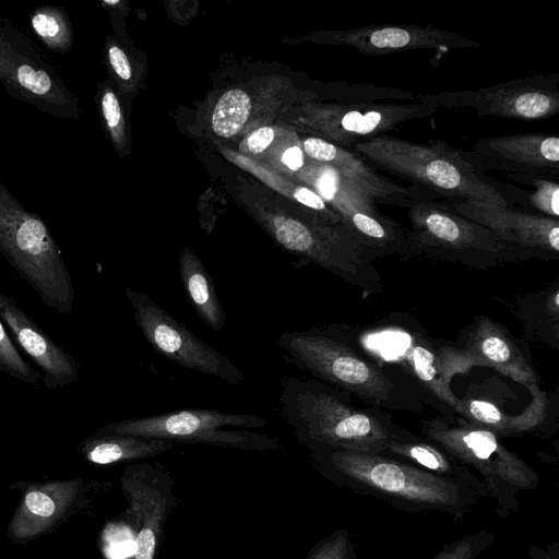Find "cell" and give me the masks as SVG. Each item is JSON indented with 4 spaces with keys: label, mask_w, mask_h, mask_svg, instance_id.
<instances>
[{
    "label": "cell",
    "mask_w": 559,
    "mask_h": 559,
    "mask_svg": "<svg viewBox=\"0 0 559 559\" xmlns=\"http://www.w3.org/2000/svg\"><path fill=\"white\" fill-rule=\"evenodd\" d=\"M332 44L354 47L366 55H386L414 49H462L479 44L464 35L431 26L372 25L325 35Z\"/></svg>",
    "instance_id": "obj_18"
},
{
    "label": "cell",
    "mask_w": 559,
    "mask_h": 559,
    "mask_svg": "<svg viewBox=\"0 0 559 559\" xmlns=\"http://www.w3.org/2000/svg\"><path fill=\"white\" fill-rule=\"evenodd\" d=\"M532 402L520 415H506L498 406L477 399L461 400L455 412L465 421L481 427L497 437L520 436L536 429L546 415L547 397L543 391H531Z\"/></svg>",
    "instance_id": "obj_22"
},
{
    "label": "cell",
    "mask_w": 559,
    "mask_h": 559,
    "mask_svg": "<svg viewBox=\"0 0 559 559\" xmlns=\"http://www.w3.org/2000/svg\"><path fill=\"white\" fill-rule=\"evenodd\" d=\"M444 204L456 214L488 228L506 242L522 250L556 255L559 252L558 219L479 202L452 201Z\"/></svg>",
    "instance_id": "obj_17"
},
{
    "label": "cell",
    "mask_w": 559,
    "mask_h": 559,
    "mask_svg": "<svg viewBox=\"0 0 559 559\" xmlns=\"http://www.w3.org/2000/svg\"><path fill=\"white\" fill-rule=\"evenodd\" d=\"M313 467L340 488L383 500L406 512L463 518L481 498L469 488L385 454L307 445Z\"/></svg>",
    "instance_id": "obj_1"
},
{
    "label": "cell",
    "mask_w": 559,
    "mask_h": 559,
    "mask_svg": "<svg viewBox=\"0 0 559 559\" xmlns=\"http://www.w3.org/2000/svg\"><path fill=\"white\" fill-rule=\"evenodd\" d=\"M409 237L415 253L462 258L483 255L506 258L524 251L502 240L488 228L463 217L444 203L418 202L407 209Z\"/></svg>",
    "instance_id": "obj_11"
},
{
    "label": "cell",
    "mask_w": 559,
    "mask_h": 559,
    "mask_svg": "<svg viewBox=\"0 0 559 559\" xmlns=\"http://www.w3.org/2000/svg\"><path fill=\"white\" fill-rule=\"evenodd\" d=\"M121 483L135 524L133 559H156L167 519L178 504L175 481L159 464L136 463L124 468Z\"/></svg>",
    "instance_id": "obj_12"
},
{
    "label": "cell",
    "mask_w": 559,
    "mask_h": 559,
    "mask_svg": "<svg viewBox=\"0 0 559 559\" xmlns=\"http://www.w3.org/2000/svg\"><path fill=\"white\" fill-rule=\"evenodd\" d=\"M473 168L484 167L508 175L542 176L557 180L559 176V138L551 134L525 133L483 138L468 152L460 151Z\"/></svg>",
    "instance_id": "obj_14"
},
{
    "label": "cell",
    "mask_w": 559,
    "mask_h": 559,
    "mask_svg": "<svg viewBox=\"0 0 559 559\" xmlns=\"http://www.w3.org/2000/svg\"><path fill=\"white\" fill-rule=\"evenodd\" d=\"M305 559H357V551L349 532L337 528L319 540Z\"/></svg>",
    "instance_id": "obj_31"
},
{
    "label": "cell",
    "mask_w": 559,
    "mask_h": 559,
    "mask_svg": "<svg viewBox=\"0 0 559 559\" xmlns=\"http://www.w3.org/2000/svg\"><path fill=\"white\" fill-rule=\"evenodd\" d=\"M286 359L326 385L372 405L393 403L395 385L353 347L321 329L283 332L276 340Z\"/></svg>",
    "instance_id": "obj_6"
},
{
    "label": "cell",
    "mask_w": 559,
    "mask_h": 559,
    "mask_svg": "<svg viewBox=\"0 0 559 559\" xmlns=\"http://www.w3.org/2000/svg\"><path fill=\"white\" fill-rule=\"evenodd\" d=\"M420 102L341 103L316 109L317 128L323 139L338 146H349L374 136L385 135L396 126L420 120L437 112Z\"/></svg>",
    "instance_id": "obj_13"
},
{
    "label": "cell",
    "mask_w": 559,
    "mask_h": 559,
    "mask_svg": "<svg viewBox=\"0 0 559 559\" xmlns=\"http://www.w3.org/2000/svg\"><path fill=\"white\" fill-rule=\"evenodd\" d=\"M278 401L282 418L305 447L384 454L389 442L411 437L354 407L338 391L317 379H282Z\"/></svg>",
    "instance_id": "obj_2"
},
{
    "label": "cell",
    "mask_w": 559,
    "mask_h": 559,
    "mask_svg": "<svg viewBox=\"0 0 559 559\" xmlns=\"http://www.w3.org/2000/svg\"><path fill=\"white\" fill-rule=\"evenodd\" d=\"M421 431L430 443L481 476L487 497L493 500L501 518L516 513L520 495L539 486V476L528 463L487 429L465 420L449 424L428 419L423 421Z\"/></svg>",
    "instance_id": "obj_4"
},
{
    "label": "cell",
    "mask_w": 559,
    "mask_h": 559,
    "mask_svg": "<svg viewBox=\"0 0 559 559\" xmlns=\"http://www.w3.org/2000/svg\"><path fill=\"white\" fill-rule=\"evenodd\" d=\"M0 252L45 306L63 314L72 311L74 286L55 238L38 216L2 193Z\"/></svg>",
    "instance_id": "obj_5"
},
{
    "label": "cell",
    "mask_w": 559,
    "mask_h": 559,
    "mask_svg": "<svg viewBox=\"0 0 559 559\" xmlns=\"http://www.w3.org/2000/svg\"><path fill=\"white\" fill-rule=\"evenodd\" d=\"M282 160L290 170L300 169L305 164V156H304L302 148H300L297 145L288 147L284 152Z\"/></svg>",
    "instance_id": "obj_36"
},
{
    "label": "cell",
    "mask_w": 559,
    "mask_h": 559,
    "mask_svg": "<svg viewBox=\"0 0 559 559\" xmlns=\"http://www.w3.org/2000/svg\"><path fill=\"white\" fill-rule=\"evenodd\" d=\"M32 26L37 35L51 48H64L71 41L70 27L61 12L55 9H40L32 17Z\"/></svg>",
    "instance_id": "obj_29"
},
{
    "label": "cell",
    "mask_w": 559,
    "mask_h": 559,
    "mask_svg": "<svg viewBox=\"0 0 559 559\" xmlns=\"http://www.w3.org/2000/svg\"><path fill=\"white\" fill-rule=\"evenodd\" d=\"M179 277L190 304L203 323L214 331H222L226 314L213 280L200 258L188 247L179 255Z\"/></svg>",
    "instance_id": "obj_23"
},
{
    "label": "cell",
    "mask_w": 559,
    "mask_h": 559,
    "mask_svg": "<svg viewBox=\"0 0 559 559\" xmlns=\"http://www.w3.org/2000/svg\"><path fill=\"white\" fill-rule=\"evenodd\" d=\"M109 62L115 73L122 80H130L132 68L124 51L118 46H111L108 50Z\"/></svg>",
    "instance_id": "obj_34"
},
{
    "label": "cell",
    "mask_w": 559,
    "mask_h": 559,
    "mask_svg": "<svg viewBox=\"0 0 559 559\" xmlns=\"http://www.w3.org/2000/svg\"><path fill=\"white\" fill-rule=\"evenodd\" d=\"M0 320L12 341L38 367L46 389H64L79 380L78 360L56 343L14 298L2 292H0Z\"/></svg>",
    "instance_id": "obj_15"
},
{
    "label": "cell",
    "mask_w": 559,
    "mask_h": 559,
    "mask_svg": "<svg viewBox=\"0 0 559 559\" xmlns=\"http://www.w3.org/2000/svg\"><path fill=\"white\" fill-rule=\"evenodd\" d=\"M102 110L108 129L117 138L122 127V115L119 100L110 90H107L103 95Z\"/></svg>",
    "instance_id": "obj_32"
},
{
    "label": "cell",
    "mask_w": 559,
    "mask_h": 559,
    "mask_svg": "<svg viewBox=\"0 0 559 559\" xmlns=\"http://www.w3.org/2000/svg\"><path fill=\"white\" fill-rule=\"evenodd\" d=\"M0 371L25 384H36L41 374L19 353L5 325L0 320Z\"/></svg>",
    "instance_id": "obj_28"
},
{
    "label": "cell",
    "mask_w": 559,
    "mask_h": 559,
    "mask_svg": "<svg viewBox=\"0 0 559 559\" xmlns=\"http://www.w3.org/2000/svg\"><path fill=\"white\" fill-rule=\"evenodd\" d=\"M266 419L252 414H233L216 409H182L165 414L111 423L95 435H123L200 443L242 451H273L276 438L248 430L225 427L262 428Z\"/></svg>",
    "instance_id": "obj_7"
},
{
    "label": "cell",
    "mask_w": 559,
    "mask_h": 559,
    "mask_svg": "<svg viewBox=\"0 0 559 559\" xmlns=\"http://www.w3.org/2000/svg\"><path fill=\"white\" fill-rule=\"evenodd\" d=\"M250 110V97L245 91L233 88L225 92L212 115L213 131L223 138L235 135L247 122Z\"/></svg>",
    "instance_id": "obj_25"
},
{
    "label": "cell",
    "mask_w": 559,
    "mask_h": 559,
    "mask_svg": "<svg viewBox=\"0 0 559 559\" xmlns=\"http://www.w3.org/2000/svg\"><path fill=\"white\" fill-rule=\"evenodd\" d=\"M403 362L426 389L454 411L461 399L451 391L450 381L454 374L476 366L463 349L450 345H425L419 340L411 345Z\"/></svg>",
    "instance_id": "obj_20"
},
{
    "label": "cell",
    "mask_w": 559,
    "mask_h": 559,
    "mask_svg": "<svg viewBox=\"0 0 559 559\" xmlns=\"http://www.w3.org/2000/svg\"><path fill=\"white\" fill-rule=\"evenodd\" d=\"M175 447L166 439L123 435L94 436L84 443L86 459L98 465L150 459Z\"/></svg>",
    "instance_id": "obj_24"
},
{
    "label": "cell",
    "mask_w": 559,
    "mask_h": 559,
    "mask_svg": "<svg viewBox=\"0 0 559 559\" xmlns=\"http://www.w3.org/2000/svg\"><path fill=\"white\" fill-rule=\"evenodd\" d=\"M355 153L445 202L469 201L508 207L497 188L483 179L461 152L440 140L418 144L379 135L356 143Z\"/></svg>",
    "instance_id": "obj_3"
},
{
    "label": "cell",
    "mask_w": 559,
    "mask_h": 559,
    "mask_svg": "<svg viewBox=\"0 0 559 559\" xmlns=\"http://www.w3.org/2000/svg\"><path fill=\"white\" fill-rule=\"evenodd\" d=\"M514 181L524 182L534 187L526 193V201L540 215L558 219L559 217V185L558 180L528 175H509Z\"/></svg>",
    "instance_id": "obj_27"
},
{
    "label": "cell",
    "mask_w": 559,
    "mask_h": 559,
    "mask_svg": "<svg viewBox=\"0 0 559 559\" xmlns=\"http://www.w3.org/2000/svg\"><path fill=\"white\" fill-rule=\"evenodd\" d=\"M463 352L475 365H487L525 385L538 389L536 373L507 330L491 319H478Z\"/></svg>",
    "instance_id": "obj_19"
},
{
    "label": "cell",
    "mask_w": 559,
    "mask_h": 559,
    "mask_svg": "<svg viewBox=\"0 0 559 559\" xmlns=\"http://www.w3.org/2000/svg\"><path fill=\"white\" fill-rule=\"evenodd\" d=\"M384 454L437 476L452 479L469 488L481 499L487 498L481 479L469 467L432 443L423 442L411 436L389 442Z\"/></svg>",
    "instance_id": "obj_21"
},
{
    "label": "cell",
    "mask_w": 559,
    "mask_h": 559,
    "mask_svg": "<svg viewBox=\"0 0 559 559\" xmlns=\"http://www.w3.org/2000/svg\"><path fill=\"white\" fill-rule=\"evenodd\" d=\"M10 82L27 96H36L47 102L60 103L62 96L51 76L43 69L27 62L9 67Z\"/></svg>",
    "instance_id": "obj_26"
},
{
    "label": "cell",
    "mask_w": 559,
    "mask_h": 559,
    "mask_svg": "<svg viewBox=\"0 0 559 559\" xmlns=\"http://www.w3.org/2000/svg\"><path fill=\"white\" fill-rule=\"evenodd\" d=\"M435 108H471L479 116L520 120L552 117L559 111V74L514 79L500 84L417 96Z\"/></svg>",
    "instance_id": "obj_10"
},
{
    "label": "cell",
    "mask_w": 559,
    "mask_h": 559,
    "mask_svg": "<svg viewBox=\"0 0 559 559\" xmlns=\"http://www.w3.org/2000/svg\"><path fill=\"white\" fill-rule=\"evenodd\" d=\"M27 509L39 516H50L55 512V502L46 493L34 490L26 495Z\"/></svg>",
    "instance_id": "obj_33"
},
{
    "label": "cell",
    "mask_w": 559,
    "mask_h": 559,
    "mask_svg": "<svg viewBox=\"0 0 559 559\" xmlns=\"http://www.w3.org/2000/svg\"><path fill=\"white\" fill-rule=\"evenodd\" d=\"M302 151L312 160L335 168L340 175L377 203L411 207L439 197L416 186H401L380 176L359 155L318 136L307 138Z\"/></svg>",
    "instance_id": "obj_16"
},
{
    "label": "cell",
    "mask_w": 559,
    "mask_h": 559,
    "mask_svg": "<svg viewBox=\"0 0 559 559\" xmlns=\"http://www.w3.org/2000/svg\"><path fill=\"white\" fill-rule=\"evenodd\" d=\"M274 135L271 127H261L248 136L247 148L253 154L261 153L272 143Z\"/></svg>",
    "instance_id": "obj_35"
},
{
    "label": "cell",
    "mask_w": 559,
    "mask_h": 559,
    "mask_svg": "<svg viewBox=\"0 0 559 559\" xmlns=\"http://www.w3.org/2000/svg\"><path fill=\"white\" fill-rule=\"evenodd\" d=\"M126 297L135 323L152 348L170 361L194 371L216 377L231 385L246 374L218 352L159 307L143 292L127 287Z\"/></svg>",
    "instance_id": "obj_9"
},
{
    "label": "cell",
    "mask_w": 559,
    "mask_h": 559,
    "mask_svg": "<svg viewBox=\"0 0 559 559\" xmlns=\"http://www.w3.org/2000/svg\"><path fill=\"white\" fill-rule=\"evenodd\" d=\"M526 559H559V544L555 542L546 547L533 546Z\"/></svg>",
    "instance_id": "obj_37"
},
{
    "label": "cell",
    "mask_w": 559,
    "mask_h": 559,
    "mask_svg": "<svg viewBox=\"0 0 559 559\" xmlns=\"http://www.w3.org/2000/svg\"><path fill=\"white\" fill-rule=\"evenodd\" d=\"M106 3H109V4H116L118 3V1H105Z\"/></svg>",
    "instance_id": "obj_38"
},
{
    "label": "cell",
    "mask_w": 559,
    "mask_h": 559,
    "mask_svg": "<svg viewBox=\"0 0 559 559\" xmlns=\"http://www.w3.org/2000/svg\"><path fill=\"white\" fill-rule=\"evenodd\" d=\"M496 535L489 531H479L462 535L443 544L431 559H476L495 542Z\"/></svg>",
    "instance_id": "obj_30"
},
{
    "label": "cell",
    "mask_w": 559,
    "mask_h": 559,
    "mask_svg": "<svg viewBox=\"0 0 559 559\" xmlns=\"http://www.w3.org/2000/svg\"><path fill=\"white\" fill-rule=\"evenodd\" d=\"M308 181L372 258L415 253L409 231L382 214L372 198L345 180L335 168L316 162L309 169Z\"/></svg>",
    "instance_id": "obj_8"
}]
</instances>
